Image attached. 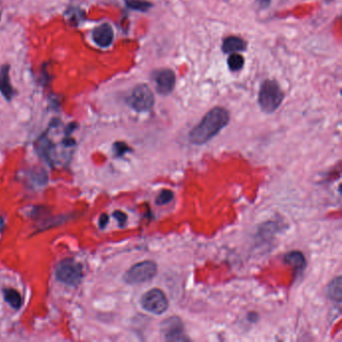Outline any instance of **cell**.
<instances>
[{
    "label": "cell",
    "instance_id": "cell-1",
    "mask_svg": "<svg viewBox=\"0 0 342 342\" xmlns=\"http://www.w3.org/2000/svg\"><path fill=\"white\" fill-rule=\"evenodd\" d=\"M230 121L229 112L216 107L204 115L201 121L189 132V141L193 145L201 146L216 136Z\"/></svg>",
    "mask_w": 342,
    "mask_h": 342
},
{
    "label": "cell",
    "instance_id": "cell-2",
    "mask_svg": "<svg viewBox=\"0 0 342 342\" xmlns=\"http://www.w3.org/2000/svg\"><path fill=\"white\" fill-rule=\"evenodd\" d=\"M75 144V140L70 136L69 132H65L60 145L53 143L48 134L44 133L37 140L36 150L48 164L52 166L64 165L71 159Z\"/></svg>",
    "mask_w": 342,
    "mask_h": 342
},
{
    "label": "cell",
    "instance_id": "cell-3",
    "mask_svg": "<svg viewBox=\"0 0 342 342\" xmlns=\"http://www.w3.org/2000/svg\"><path fill=\"white\" fill-rule=\"evenodd\" d=\"M284 98L285 94L276 81L266 80L261 84L258 104L262 112L266 114L274 113L281 106Z\"/></svg>",
    "mask_w": 342,
    "mask_h": 342
},
{
    "label": "cell",
    "instance_id": "cell-4",
    "mask_svg": "<svg viewBox=\"0 0 342 342\" xmlns=\"http://www.w3.org/2000/svg\"><path fill=\"white\" fill-rule=\"evenodd\" d=\"M127 105L138 113L150 112L155 104L152 90L145 84L136 86L126 99Z\"/></svg>",
    "mask_w": 342,
    "mask_h": 342
},
{
    "label": "cell",
    "instance_id": "cell-5",
    "mask_svg": "<svg viewBox=\"0 0 342 342\" xmlns=\"http://www.w3.org/2000/svg\"><path fill=\"white\" fill-rule=\"evenodd\" d=\"M55 276L63 284L77 286L83 278V267L74 259H64L56 265Z\"/></svg>",
    "mask_w": 342,
    "mask_h": 342
},
{
    "label": "cell",
    "instance_id": "cell-6",
    "mask_svg": "<svg viewBox=\"0 0 342 342\" xmlns=\"http://www.w3.org/2000/svg\"><path fill=\"white\" fill-rule=\"evenodd\" d=\"M158 272V266L153 261H143L131 266L123 275L125 283L130 285L142 284L152 280Z\"/></svg>",
    "mask_w": 342,
    "mask_h": 342
},
{
    "label": "cell",
    "instance_id": "cell-7",
    "mask_svg": "<svg viewBox=\"0 0 342 342\" xmlns=\"http://www.w3.org/2000/svg\"><path fill=\"white\" fill-rule=\"evenodd\" d=\"M142 307L153 314L161 315L169 308V301L166 294L158 288L147 291L141 298Z\"/></svg>",
    "mask_w": 342,
    "mask_h": 342
},
{
    "label": "cell",
    "instance_id": "cell-8",
    "mask_svg": "<svg viewBox=\"0 0 342 342\" xmlns=\"http://www.w3.org/2000/svg\"><path fill=\"white\" fill-rule=\"evenodd\" d=\"M161 332L167 341H187L189 338L186 336L184 323L181 318L177 316L169 317L161 324Z\"/></svg>",
    "mask_w": 342,
    "mask_h": 342
},
{
    "label": "cell",
    "instance_id": "cell-9",
    "mask_svg": "<svg viewBox=\"0 0 342 342\" xmlns=\"http://www.w3.org/2000/svg\"><path fill=\"white\" fill-rule=\"evenodd\" d=\"M152 80L157 92L162 96H168L175 89L176 74L170 69H160L152 73Z\"/></svg>",
    "mask_w": 342,
    "mask_h": 342
},
{
    "label": "cell",
    "instance_id": "cell-10",
    "mask_svg": "<svg viewBox=\"0 0 342 342\" xmlns=\"http://www.w3.org/2000/svg\"><path fill=\"white\" fill-rule=\"evenodd\" d=\"M92 36L97 45L107 48L112 45L114 41V29L109 23H103L95 28Z\"/></svg>",
    "mask_w": 342,
    "mask_h": 342
},
{
    "label": "cell",
    "instance_id": "cell-11",
    "mask_svg": "<svg viewBox=\"0 0 342 342\" xmlns=\"http://www.w3.org/2000/svg\"><path fill=\"white\" fill-rule=\"evenodd\" d=\"M9 71L10 66L8 64H4L0 67V93L7 101H11L14 95V90L10 83Z\"/></svg>",
    "mask_w": 342,
    "mask_h": 342
},
{
    "label": "cell",
    "instance_id": "cell-12",
    "mask_svg": "<svg viewBox=\"0 0 342 342\" xmlns=\"http://www.w3.org/2000/svg\"><path fill=\"white\" fill-rule=\"evenodd\" d=\"M284 262L298 273H301L306 267L305 256L299 251H291L287 253L284 257Z\"/></svg>",
    "mask_w": 342,
    "mask_h": 342
},
{
    "label": "cell",
    "instance_id": "cell-13",
    "mask_svg": "<svg viewBox=\"0 0 342 342\" xmlns=\"http://www.w3.org/2000/svg\"><path fill=\"white\" fill-rule=\"evenodd\" d=\"M247 43L244 39L238 36H229L224 39L222 44V50L225 53H235L246 50Z\"/></svg>",
    "mask_w": 342,
    "mask_h": 342
},
{
    "label": "cell",
    "instance_id": "cell-14",
    "mask_svg": "<svg viewBox=\"0 0 342 342\" xmlns=\"http://www.w3.org/2000/svg\"><path fill=\"white\" fill-rule=\"evenodd\" d=\"M4 298L6 302L13 308L18 310L22 305V298L19 292L13 288H7L3 290Z\"/></svg>",
    "mask_w": 342,
    "mask_h": 342
},
{
    "label": "cell",
    "instance_id": "cell-15",
    "mask_svg": "<svg viewBox=\"0 0 342 342\" xmlns=\"http://www.w3.org/2000/svg\"><path fill=\"white\" fill-rule=\"evenodd\" d=\"M328 296L333 300L334 302L340 303L342 298V283L341 277H336L333 279L330 284L328 285L327 289Z\"/></svg>",
    "mask_w": 342,
    "mask_h": 342
},
{
    "label": "cell",
    "instance_id": "cell-16",
    "mask_svg": "<svg viewBox=\"0 0 342 342\" xmlns=\"http://www.w3.org/2000/svg\"><path fill=\"white\" fill-rule=\"evenodd\" d=\"M125 4L128 8L141 12H146L153 6L148 0H125Z\"/></svg>",
    "mask_w": 342,
    "mask_h": 342
},
{
    "label": "cell",
    "instance_id": "cell-17",
    "mask_svg": "<svg viewBox=\"0 0 342 342\" xmlns=\"http://www.w3.org/2000/svg\"><path fill=\"white\" fill-rule=\"evenodd\" d=\"M227 63H228V67L230 71L238 72L244 65V58L241 54H238L237 52L231 53L228 59H227Z\"/></svg>",
    "mask_w": 342,
    "mask_h": 342
},
{
    "label": "cell",
    "instance_id": "cell-18",
    "mask_svg": "<svg viewBox=\"0 0 342 342\" xmlns=\"http://www.w3.org/2000/svg\"><path fill=\"white\" fill-rule=\"evenodd\" d=\"M173 199H174V193L172 191H170V190H163L159 194V196L157 197L156 204L159 205V206L166 205V204L170 203Z\"/></svg>",
    "mask_w": 342,
    "mask_h": 342
},
{
    "label": "cell",
    "instance_id": "cell-19",
    "mask_svg": "<svg viewBox=\"0 0 342 342\" xmlns=\"http://www.w3.org/2000/svg\"><path fill=\"white\" fill-rule=\"evenodd\" d=\"M130 149L126 146V144L118 142L115 143L114 145V151L116 156H122L123 154H125L126 152H128Z\"/></svg>",
    "mask_w": 342,
    "mask_h": 342
},
{
    "label": "cell",
    "instance_id": "cell-20",
    "mask_svg": "<svg viewBox=\"0 0 342 342\" xmlns=\"http://www.w3.org/2000/svg\"><path fill=\"white\" fill-rule=\"evenodd\" d=\"M114 217L120 225H123L126 222V219H127L126 215L121 211H115L114 213Z\"/></svg>",
    "mask_w": 342,
    "mask_h": 342
},
{
    "label": "cell",
    "instance_id": "cell-21",
    "mask_svg": "<svg viewBox=\"0 0 342 342\" xmlns=\"http://www.w3.org/2000/svg\"><path fill=\"white\" fill-rule=\"evenodd\" d=\"M109 223V216L107 214H103L101 217H100V220H99V224H100V227L101 228H105Z\"/></svg>",
    "mask_w": 342,
    "mask_h": 342
},
{
    "label": "cell",
    "instance_id": "cell-22",
    "mask_svg": "<svg viewBox=\"0 0 342 342\" xmlns=\"http://www.w3.org/2000/svg\"><path fill=\"white\" fill-rule=\"evenodd\" d=\"M256 2L261 9H265L270 5L271 0H256Z\"/></svg>",
    "mask_w": 342,
    "mask_h": 342
},
{
    "label": "cell",
    "instance_id": "cell-23",
    "mask_svg": "<svg viewBox=\"0 0 342 342\" xmlns=\"http://www.w3.org/2000/svg\"><path fill=\"white\" fill-rule=\"evenodd\" d=\"M3 227H4V220H3V218L0 216V231L3 229Z\"/></svg>",
    "mask_w": 342,
    "mask_h": 342
}]
</instances>
